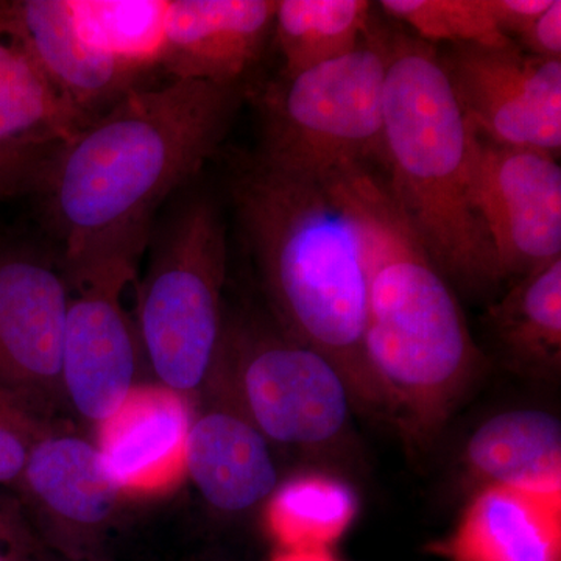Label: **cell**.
<instances>
[{
	"mask_svg": "<svg viewBox=\"0 0 561 561\" xmlns=\"http://www.w3.org/2000/svg\"><path fill=\"white\" fill-rule=\"evenodd\" d=\"M238 103V84L140 87L62 144L39 195L69 286L110 265L138 264L154 210L216 151Z\"/></svg>",
	"mask_w": 561,
	"mask_h": 561,
	"instance_id": "6da1fadb",
	"label": "cell"
},
{
	"mask_svg": "<svg viewBox=\"0 0 561 561\" xmlns=\"http://www.w3.org/2000/svg\"><path fill=\"white\" fill-rule=\"evenodd\" d=\"M234 201L284 324L337 368L364 375L367 267L357 210L342 172L239 173Z\"/></svg>",
	"mask_w": 561,
	"mask_h": 561,
	"instance_id": "7a4b0ae2",
	"label": "cell"
},
{
	"mask_svg": "<svg viewBox=\"0 0 561 561\" xmlns=\"http://www.w3.org/2000/svg\"><path fill=\"white\" fill-rule=\"evenodd\" d=\"M367 267L365 371L415 423L442 419L474 367L476 346L437 262L371 165L343 169Z\"/></svg>",
	"mask_w": 561,
	"mask_h": 561,
	"instance_id": "3957f363",
	"label": "cell"
},
{
	"mask_svg": "<svg viewBox=\"0 0 561 561\" xmlns=\"http://www.w3.org/2000/svg\"><path fill=\"white\" fill-rule=\"evenodd\" d=\"M474 138L437 49L412 36H389L383 183L440 271L483 286L502 278L468 194Z\"/></svg>",
	"mask_w": 561,
	"mask_h": 561,
	"instance_id": "277c9868",
	"label": "cell"
},
{
	"mask_svg": "<svg viewBox=\"0 0 561 561\" xmlns=\"http://www.w3.org/2000/svg\"><path fill=\"white\" fill-rule=\"evenodd\" d=\"M225 272L227 232L220 210L209 198H190L158 236L140 283L135 323L157 383L186 398L208 381L224 346Z\"/></svg>",
	"mask_w": 561,
	"mask_h": 561,
	"instance_id": "5b68a950",
	"label": "cell"
},
{
	"mask_svg": "<svg viewBox=\"0 0 561 561\" xmlns=\"http://www.w3.org/2000/svg\"><path fill=\"white\" fill-rule=\"evenodd\" d=\"M386 73L387 38L371 32L337 60L280 76L262 106V164L330 176L381 162Z\"/></svg>",
	"mask_w": 561,
	"mask_h": 561,
	"instance_id": "8992f818",
	"label": "cell"
},
{
	"mask_svg": "<svg viewBox=\"0 0 561 561\" xmlns=\"http://www.w3.org/2000/svg\"><path fill=\"white\" fill-rule=\"evenodd\" d=\"M440 61L479 138L559 157L561 60L537 57L511 41L454 44Z\"/></svg>",
	"mask_w": 561,
	"mask_h": 561,
	"instance_id": "52a82bcc",
	"label": "cell"
},
{
	"mask_svg": "<svg viewBox=\"0 0 561 561\" xmlns=\"http://www.w3.org/2000/svg\"><path fill=\"white\" fill-rule=\"evenodd\" d=\"M470 203L501 278L561 257V168L545 151L472 142Z\"/></svg>",
	"mask_w": 561,
	"mask_h": 561,
	"instance_id": "ba28073f",
	"label": "cell"
},
{
	"mask_svg": "<svg viewBox=\"0 0 561 561\" xmlns=\"http://www.w3.org/2000/svg\"><path fill=\"white\" fill-rule=\"evenodd\" d=\"M70 290L39 251L0 243V397L46 419L62 398Z\"/></svg>",
	"mask_w": 561,
	"mask_h": 561,
	"instance_id": "9c48e42d",
	"label": "cell"
},
{
	"mask_svg": "<svg viewBox=\"0 0 561 561\" xmlns=\"http://www.w3.org/2000/svg\"><path fill=\"white\" fill-rule=\"evenodd\" d=\"M130 265L92 273L73 286L61 353L62 398L99 427L135 390L142 356L135 323L122 306V291L135 276Z\"/></svg>",
	"mask_w": 561,
	"mask_h": 561,
	"instance_id": "30bf717a",
	"label": "cell"
},
{
	"mask_svg": "<svg viewBox=\"0 0 561 561\" xmlns=\"http://www.w3.org/2000/svg\"><path fill=\"white\" fill-rule=\"evenodd\" d=\"M16 490L41 541L72 557L101 552L125 494L98 443L50 427L33 443Z\"/></svg>",
	"mask_w": 561,
	"mask_h": 561,
	"instance_id": "8fae6325",
	"label": "cell"
},
{
	"mask_svg": "<svg viewBox=\"0 0 561 561\" xmlns=\"http://www.w3.org/2000/svg\"><path fill=\"white\" fill-rule=\"evenodd\" d=\"M239 381L247 419L265 438L283 445L331 440L348 416L341 370L306 345H250L242 354Z\"/></svg>",
	"mask_w": 561,
	"mask_h": 561,
	"instance_id": "7c38bea8",
	"label": "cell"
},
{
	"mask_svg": "<svg viewBox=\"0 0 561 561\" xmlns=\"http://www.w3.org/2000/svg\"><path fill=\"white\" fill-rule=\"evenodd\" d=\"M273 0H169L161 69L172 80L234 87L273 32Z\"/></svg>",
	"mask_w": 561,
	"mask_h": 561,
	"instance_id": "4fadbf2b",
	"label": "cell"
},
{
	"mask_svg": "<svg viewBox=\"0 0 561 561\" xmlns=\"http://www.w3.org/2000/svg\"><path fill=\"white\" fill-rule=\"evenodd\" d=\"M7 16L61 98L88 124L140 88V77L81 35L69 0L7 2Z\"/></svg>",
	"mask_w": 561,
	"mask_h": 561,
	"instance_id": "5bb4252c",
	"label": "cell"
},
{
	"mask_svg": "<svg viewBox=\"0 0 561 561\" xmlns=\"http://www.w3.org/2000/svg\"><path fill=\"white\" fill-rule=\"evenodd\" d=\"M440 551L453 561H561V490L490 483Z\"/></svg>",
	"mask_w": 561,
	"mask_h": 561,
	"instance_id": "9a60e30c",
	"label": "cell"
},
{
	"mask_svg": "<svg viewBox=\"0 0 561 561\" xmlns=\"http://www.w3.org/2000/svg\"><path fill=\"white\" fill-rule=\"evenodd\" d=\"M186 397L160 383L136 386L95 442L125 493L151 491L186 471L191 426Z\"/></svg>",
	"mask_w": 561,
	"mask_h": 561,
	"instance_id": "2e32d148",
	"label": "cell"
},
{
	"mask_svg": "<svg viewBox=\"0 0 561 561\" xmlns=\"http://www.w3.org/2000/svg\"><path fill=\"white\" fill-rule=\"evenodd\" d=\"M186 472L205 501L221 512L249 511L278 486L267 438L247 416L227 409L192 416Z\"/></svg>",
	"mask_w": 561,
	"mask_h": 561,
	"instance_id": "e0dca14e",
	"label": "cell"
},
{
	"mask_svg": "<svg viewBox=\"0 0 561 561\" xmlns=\"http://www.w3.org/2000/svg\"><path fill=\"white\" fill-rule=\"evenodd\" d=\"M88 122L61 98L0 2V142H68Z\"/></svg>",
	"mask_w": 561,
	"mask_h": 561,
	"instance_id": "ac0fdd59",
	"label": "cell"
},
{
	"mask_svg": "<svg viewBox=\"0 0 561 561\" xmlns=\"http://www.w3.org/2000/svg\"><path fill=\"white\" fill-rule=\"evenodd\" d=\"M468 461L491 483L561 490V424L540 411L501 413L468 443Z\"/></svg>",
	"mask_w": 561,
	"mask_h": 561,
	"instance_id": "d6986e66",
	"label": "cell"
},
{
	"mask_svg": "<svg viewBox=\"0 0 561 561\" xmlns=\"http://www.w3.org/2000/svg\"><path fill=\"white\" fill-rule=\"evenodd\" d=\"M367 0H280L273 32L284 58L283 76L337 60L370 36Z\"/></svg>",
	"mask_w": 561,
	"mask_h": 561,
	"instance_id": "ffe728a7",
	"label": "cell"
},
{
	"mask_svg": "<svg viewBox=\"0 0 561 561\" xmlns=\"http://www.w3.org/2000/svg\"><path fill=\"white\" fill-rule=\"evenodd\" d=\"M77 27L124 68L142 79L161 68L169 0H69Z\"/></svg>",
	"mask_w": 561,
	"mask_h": 561,
	"instance_id": "44dd1931",
	"label": "cell"
},
{
	"mask_svg": "<svg viewBox=\"0 0 561 561\" xmlns=\"http://www.w3.org/2000/svg\"><path fill=\"white\" fill-rule=\"evenodd\" d=\"M356 512V496L348 485L309 474L272 494L267 523L284 549H328L348 529Z\"/></svg>",
	"mask_w": 561,
	"mask_h": 561,
	"instance_id": "7402d4cb",
	"label": "cell"
},
{
	"mask_svg": "<svg viewBox=\"0 0 561 561\" xmlns=\"http://www.w3.org/2000/svg\"><path fill=\"white\" fill-rule=\"evenodd\" d=\"M501 341L515 356L527 360L560 359L561 257L523 275L493 309Z\"/></svg>",
	"mask_w": 561,
	"mask_h": 561,
	"instance_id": "603a6c76",
	"label": "cell"
},
{
	"mask_svg": "<svg viewBox=\"0 0 561 561\" xmlns=\"http://www.w3.org/2000/svg\"><path fill=\"white\" fill-rule=\"evenodd\" d=\"M381 9L424 43H511L502 35L493 0H382Z\"/></svg>",
	"mask_w": 561,
	"mask_h": 561,
	"instance_id": "cb8c5ba5",
	"label": "cell"
},
{
	"mask_svg": "<svg viewBox=\"0 0 561 561\" xmlns=\"http://www.w3.org/2000/svg\"><path fill=\"white\" fill-rule=\"evenodd\" d=\"M65 142H0V202L41 194Z\"/></svg>",
	"mask_w": 561,
	"mask_h": 561,
	"instance_id": "d4e9b609",
	"label": "cell"
},
{
	"mask_svg": "<svg viewBox=\"0 0 561 561\" xmlns=\"http://www.w3.org/2000/svg\"><path fill=\"white\" fill-rule=\"evenodd\" d=\"M44 420L0 397V486L16 489L33 443L49 427Z\"/></svg>",
	"mask_w": 561,
	"mask_h": 561,
	"instance_id": "484cf974",
	"label": "cell"
},
{
	"mask_svg": "<svg viewBox=\"0 0 561 561\" xmlns=\"http://www.w3.org/2000/svg\"><path fill=\"white\" fill-rule=\"evenodd\" d=\"M41 546L24 507L0 493V561H35Z\"/></svg>",
	"mask_w": 561,
	"mask_h": 561,
	"instance_id": "4316f807",
	"label": "cell"
},
{
	"mask_svg": "<svg viewBox=\"0 0 561 561\" xmlns=\"http://www.w3.org/2000/svg\"><path fill=\"white\" fill-rule=\"evenodd\" d=\"M515 44L531 55L561 60V2L551 5L524 27Z\"/></svg>",
	"mask_w": 561,
	"mask_h": 561,
	"instance_id": "83f0119b",
	"label": "cell"
},
{
	"mask_svg": "<svg viewBox=\"0 0 561 561\" xmlns=\"http://www.w3.org/2000/svg\"><path fill=\"white\" fill-rule=\"evenodd\" d=\"M272 561H335L330 549H284Z\"/></svg>",
	"mask_w": 561,
	"mask_h": 561,
	"instance_id": "f1b7e54d",
	"label": "cell"
},
{
	"mask_svg": "<svg viewBox=\"0 0 561 561\" xmlns=\"http://www.w3.org/2000/svg\"><path fill=\"white\" fill-rule=\"evenodd\" d=\"M35 561H106L102 552L90 553V556H65V553L54 551L49 546H41L38 553H36Z\"/></svg>",
	"mask_w": 561,
	"mask_h": 561,
	"instance_id": "f546056e",
	"label": "cell"
}]
</instances>
